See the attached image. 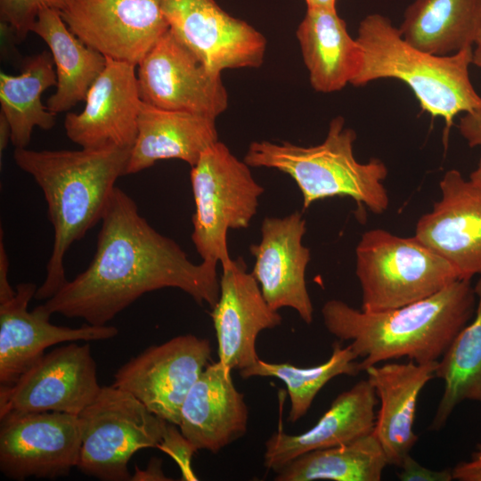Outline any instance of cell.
I'll list each match as a JSON object with an SVG mask.
<instances>
[{
	"label": "cell",
	"instance_id": "6da1fadb",
	"mask_svg": "<svg viewBox=\"0 0 481 481\" xmlns=\"http://www.w3.org/2000/svg\"><path fill=\"white\" fill-rule=\"evenodd\" d=\"M217 265L194 264L172 239L157 232L135 200L115 187L102 218L89 266L42 305L49 315L102 326L141 296L176 288L213 308L219 298Z\"/></svg>",
	"mask_w": 481,
	"mask_h": 481
},
{
	"label": "cell",
	"instance_id": "7a4b0ae2",
	"mask_svg": "<svg viewBox=\"0 0 481 481\" xmlns=\"http://www.w3.org/2000/svg\"><path fill=\"white\" fill-rule=\"evenodd\" d=\"M476 304L471 279H458L422 300L379 312L330 299L323 305L322 315L331 335L350 341L364 371L403 357L418 363L438 361L472 319Z\"/></svg>",
	"mask_w": 481,
	"mask_h": 481
},
{
	"label": "cell",
	"instance_id": "3957f363",
	"mask_svg": "<svg viewBox=\"0 0 481 481\" xmlns=\"http://www.w3.org/2000/svg\"><path fill=\"white\" fill-rule=\"evenodd\" d=\"M130 151L111 145L78 151L14 150L16 165L41 188L53 228V249L36 299H49L67 281L64 257L72 243L102 220L116 181L126 175Z\"/></svg>",
	"mask_w": 481,
	"mask_h": 481
},
{
	"label": "cell",
	"instance_id": "277c9868",
	"mask_svg": "<svg viewBox=\"0 0 481 481\" xmlns=\"http://www.w3.org/2000/svg\"><path fill=\"white\" fill-rule=\"evenodd\" d=\"M356 39L363 64L353 86L398 79L413 92L423 111L444 118L447 130L458 114L481 110V96L469 77L473 47L449 55L424 52L409 44L379 13L362 20Z\"/></svg>",
	"mask_w": 481,
	"mask_h": 481
},
{
	"label": "cell",
	"instance_id": "5b68a950",
	"mask_svg": "<svg viewBox=\"0 0 481 481\" xmlns=\"http://www.w3.org/2000/svg\"><path fill=\"white\" fill-rule=\"evenodd\" d=\"M355 140V131L345 126L342 117H336L320 144L305 147L288 142H253L243 160L249 167L273 168L289 175L301 192L303 208L317 200L346 196L358 207L382 214L389 205L383 183L387 167L377 158L359 162L354 154Z\"/></svg>",
	"mask_w": 481,
	"mask_h": 481
},
{
	"label": "cell",
	"instance_id": "8992f818",
	"mask_svg": "<svg viewBox=\"0 0 481 481\" xmlns=\"http://www.w3.org/2000/svg\"><path fill=\"white\" fill-rule=\"evenodd\" d=\"M355 274L365 312L422 300L461 279L447 260L415 236L401 237L379 228L362 234L355 248Z\"/></svg>",
	"mask_w": 481,
	"mask_h": 481
},
{
	"label": "cell",
	"instance_id": "52a82bcc",
	"mask_svg": "<svg viewBox=\"0 0 481 481\" xmlns=\"http://www.w3.org/2000/svg\"><path fill=\"white\" fill-rule=\"evenodd\" d=\"M190 177L195 204L192 242L202 261L224 268L232 261L228 231L249 226L265 189L249 166L220 141L201 154Z\"/></svg>",
	"mask_w": 481,
	"mask_h": 481
},
{
	"label": "cell",
	"instance_id": "ba28073f",
	"mask_svg": "<svg viewBox=\"0 0 481 481\" xmlns=\"http://www.w3.org/2000/svg\"><path fill=\"white\" fill-rule=\"evenodd\" d=\"M77 417L82 444L77 467L102 481L131 480L129 460L139 450L158 447L167 424L113 385L102 387Z\"/></svg>",
	"mask_w": 481,
	"mask_h": 481
},
{
	"label": "cell",
	"instance_id": "9c48e42d",
	"mask_svg": "<svg viewBox=\"0 0 481 481\" xmlns=\"http://www.w3.org/2000/svg\"><path fill=\"white\" fill-rule=\"evenodd\" d=\"M142 102L216 118L228 107L221 73L209 69L168 29L137 65Z\"/></svg>",
	"mask_w": 481,
	"mask_h": 481
},
{
	"label": "cell",
	"instance_id": "30bf717a",
	"mask_svg": "<svg viewBox=\"0 0 481 481\" xmlns=\"http://www.w3.org/2000/svg\"><path fill=\"white\" fill-rule=\"evenodd\" d=\"M101 388L90 345L73 341L45 353L12 384L0 386V418L44 412L78 415Z\"/></svg>",
	"mask_w": 481,
	"mask_h": 481
},
{
	"label": "cell",
	"instance_id": "8fae6325",
	"mask_svg": "<svg viewBox=\"0 0 481 481\" xmlns=\"http://www.w3.org/2000/svg\"><path fill=\"white\" fill-rule=\"evenodd\" d=\"M211 352L208 339L179 335L131 358L116 371L112 385L179 426L182 404L208 364Z\"/></svg>",
	"mask_w": 481,
	"mask_h": 481
},
{
	"label": "cell",
	"instance_id": "7c38bea8",
	"mask_svg": "<svg viewBox=\"0 0 481 481\" xmlns=\"http://www.w3.org/2000/svg\"><path fill=\"white\" fill-rule=\"evenodd\" d=\"M82 438L77 415L44 412L0 418V470L10 479H55L77 466Z\"/></svg>",
	"mask_w": 481,
	"mask_h": 481
},
{
	"label": "cell",
	"instance_id": "4fadbf2b",
	"mask_svg": "<svg viewBox=\"0 0 481 481\" xmlns=\"http://www.w3.org/2000/svg\"><path fill=\"white\" fill-rule=\"evenodd\" d=\"M60 12L86 45L135 66L169 29L158 0H66Z\"/></svg>",
	"mask_w": 481,
	"mask_h": 481
},
{
	"label": "cell",
	"instance_id": "5bb4252c",
	"mask_svg": "<svg viewBox=\"0 0 481 481\" xmlns=\"http://www.w3.org/2000/svg\"><path fill=\"white\" fill-rule=\"evenodd\" d=\"M172 33L209 69L258 68L266 39L215 0H158Z\"/></svg>",
	"mask_w": 481,
	"mask_h": 481
},
{
	"label": "cell",
	"instance_id": "9a60e30c",
	"mask_svg": "<svg viewBox=\"0 0 481 481\" xmlns=\"http://www.w3.org/2000/svg\"><path fill=\"white\" fill-rule=\"evenodd\" d=\"M439 188L440 200L419 218L414 236L447 260L461 279L481 275V184L450 169Z\"/></svg>",
	"mask_w": 481,
	"mask_h": 481
},
{
	"label": "cell",
	"instance_id": "2e32d148",
	"mask_svg": "<svg viewBox=\"0 0 481 481\" xmlns=\"http://www.w3.org/2000/svg\"><path fill=\"white\" fill-rule=\"evenodd\" d=\"M306 222L295 211L284 217H265L261 224V240L249 247L255 257L252 275L262 294L274 310L290 307L307 324L314 320L306 271L310 249L302 244Z\"/></svg>",
	"mask_w": 481,
	"mask_h": 481
},
{
	"label": "cell",
	"instance_id": "e0dca14e",
	"mask_svg": "<svg viewBox=\"0 0 481 481\" xmlns=\"http://www.w3.org/2000/svg\"><path fill=\"white\" fill-rule=\"evenodd\" d=\"M135 65L106 58V65L89 89L84 110L68 112L64 128L82 148L131 149L137 135L142 100Z\"/></svg>",
	"mask_w": 481,
	"mask_h": 481
},
{
	"label": "cell",
	"instance_id": "ac0fdd59",
	"mask_svg": "<svg viewBox=\"0 0 481 481\" xmlns=\"http://www.w3.org/2000/svg\"><path fill=\"white\" fill-rule=\"evenodd\" d=\"M212 309L218 361L231 371L256 363L259 359L256 349L258 334L282 322L278 311L265 299L241 257L223 268L219 298Z\"/></svg>",
	"mask_w": 481,
	"mask_h": 481
},
{
	"label": "cell",
	"instance_id": "d6986e66",
	"mask_svg": "<svg viewBox=\"0 0 481 481\" xmlns=\"http://www.w3.org/2000/svg\"><path fill=\"white\" fill-rule=\"evenodd\" d=\"M37 286L21 282L14 297L0 303V386L15 382L45 350L61 342L92 341L113 338L118 330L114 326L89 323L78 328L53 325L40 306L32 312L28 305L35 298Z\"/></svg>",
	"mask_w": 481,
	"mask_h": 481
},
{
	"label": "cell",
	"instance_id": "ffe728a7",
	"mask_svg": "<svg viewBox=\"0 0 481 481\" xmlns=\"http://www.w3.org/2000/svg\"><path fill=\"white\" fill-rule=\"evenodd\" d=\"M249 410L231 371L208 363L182 404L180 431L196 447L213 453L245 435Z\"/></svg>",
	"mask_w": 481,
	"mask_h": 481
},
{
	"label": "cell",
	"instance_id": "44dd1931",
	"mask_svg": "<svg viewBox=\"0 0 481 481\" xmlns=\"http://www.w3.org/2000/svg\"><path fill=\"white\" fill-rule=\"evenodd\" d=\"M378 401L368 379L360 380L340 393L306 432L289 435L281 428L274 432L265 442V466L278 472L306 452L346 444L372 433Z\"/></svg>",
	"mask_w": 481,
	"mask_h": 481
},
{
	"label": "cell",
	"instance_id": "7402d4cb",
	"mask_svg": "<svg viewBox=\"0 0 481 481\" xmlns=\"http://www.w3.org/2000/svg\"><path fill=\"white\" fill-rule=\"evenodd\" d=\"M438 361L375 364L365 369L380 407L373 433L389 465L400 467L419 436L413 430L419 395L433 378Z\"/></svg>",
	"mask_w": 481,
	"mask_h": 481
},
{
	"label": "cell",
	"instance_id": "603a6c76",
	"mask_svg": "<svg viewBox=\"0 0 481 481\" xmlns=\"http://www.w3.org/2000/svg\"><path fill=\"white\" fill-rule=\"evenodd\" d=\"M218 141L215 118L167 110L142 102L137 135L126 175L141 172L159 160L169 159L183 160L192 167Z\"/></svg>",
	"mask_w": 481,
	"mask_h": 481
},
{
	"label": "cell",
	"instance_id": "cb8c5ba5",
	"mask_svg": "<svg viewBox=\"0 0 481 481\" xmlns=\"http://www.w3.org/2000/svg\"><path fill=\"white\" fill-rule=\"evenodd\" d=\"M296 36L314 91L333 93L360 73L363 49L336 9H307Z\"/></svg>",
	"mask_w": 481,
	"mask_h": 481
},
{
	"label": "cell",
	"instance_id": "d4e9b609",
	"mask_svg": "<svg viewBox=\"0 0 481 481\" xmlns=\"http://www.w3.org/2000/svg\"><path fill=\"white\" fill-rule=\"evenodd\" d=\"M31 32L46 43L54 61L56 90L46 106L56 114L69 111L86 101L89 89L105 68L106 57L80 41L57 9L42 8Z\"/></svg>",
	"mask_w": 481,
	"mask_h": 481
},
{
	"label": "cell",
	"instance_id": "484cf974",
	"mask_svg": "<svg viewBox=\"0 0 481 481\" xmlns=\"http://www.w3.org/2000/svg\"><path fill=\"white\" fill-rule=\"evenodd\" d=\"M481 27V0H414L399 28L412 45L436 55L473 47Z\"/></svg>",
	"mask_w": 481,
	"mask_h": 481
},
{
	"label": "cell",
	"instance_id": "4316f807",
	"mask_svg": "<svg viewBox=\"0 0 481 481\" xmlns=\"http://www.w3.org/2000/svg\"><path fill=\"white\" fill-rule=\"evenodd\" d=\"M54 68L52 53L43 51L23 61L20 75L0 73L1 112L10 124L15 149L28 147L35 127L49 130L56 124L57 114L41 101L42 94L57 85Z\"/></svg>",
	"mask_w": 481,
	"mask_h": 481
},
{
	"label": "cell",
	"instance_id": "83f0119b",
	"mask_svg": "<svg viewBox=\"0 0 481 481\" xmlns=\"http://www.w3.org/2000/svg\"><path fill=\"white\" fill-rule=\"evenodd\" d=\"M476 310L438 360L436 378L444 388L429 426L441 429L453 410L464 401L481 403V275L474 285Z\"/></svg>",
	"mask_w": 481,
	"mask_h": 481
},
{
	"label": "cell",
	"instance_id": "f1b7e54d",
	"mask_svg": "<svg viewBox=\"0 0 481 481\" xmlns=\"http://www.w3.org/2000/svg\"><path fill=\"white\" fill-rule=\"evenodd\" d=\"M388 464L371 433L351 443L306 452L276 472V481H379Z\"/></svg>",
	"mask_w": 481,
	"mask_h": 481
},
{
	"label": "cell",
	"instance_id": "f546056e",
	"mask_svg": "<svg viewBox=\"0 0 481 481\" xmlns=\"http://www.w3.org/2000/svg\"><path fill=\"white\" fill-rule=\"evenodd\" d=\"M357 355L350 345L339 342L332 346L330 358L312 367H298L289 363H268L258 359L249 368L239 371L242 379L273 377L286 386L290 409L288 420L294 423L306 414L316 395L332 379L339 375L356 376L361 371Z\"/></svg>",
	"mask_w": 481,
	"mask_h": 481
},
{
	"label": "cell",
	"instance_id": "4dcf8cb0",
	"mask_svg": "<svg viewBox=\"0 0 481 481\" xmlns=\"http://www.w3.org/2000/svg\"><path fill=\"white\" fill-rule=\"evenodd\" d=\"M66 0H0L1 23L14 33L17 42L26 39L31 32L40 10L51 7L61 11Z\"/></svg>",
	"mask_w": 481,
	"mask_h": 481
},
{
	"label": "cell",
	"instance_id": "1f68e13d",
	"mask_svg": "<svg viewBox=\"0 0 481 481\" xmlns=\"http://www.w3.org/2000/svg\"><path fill=\"white\" fill-rule=\"evenodd\" d=\"M158 448L168 454L181 469L183 480H197L191 461L196 447L175 427L167 422L162 440Z\"/></svg>",
	"mask_w": 481,
	"mask_h": 481
},
{
	"label": "cell",
	"instance_id": "d6a6232c",
	"mask_svg": "<svg viewBox=\"0 0 481 481\" xmlns=\"http://www.w3.org/2000/svg\"><path fill=\"white\" fill-rule=\"evenodd\" d=\"M458 129L470 148L481 147V110L464 113L459 119ZM469 179L481 184V158Z\"/></svg>",
	"mask_w": 481,
	"mask_h": 481
},
{
	"label": "cell",
	"instance_id": "836d02e7",
	"mask_svg": "<svg viewBox=\"0 0 481 481\" xmlns=\"http://www.w3.org/2000/svg\"><path fill=\"white\" fill-rule=\"evenodd\" d=\"M398 478L402 481H451L453 480L452 469H431L420 465L410 454L399 467Z\"/></svg>",
	"mask_w": 481,
	"mask_h": 481
},
{
	"label": "cell",
	"instance_id": "e575fe53",
	"mask_svg": "<svg viewBox=\"0 0 481 481\" xmlns=\"http://www.w3.org/2000/svg\"><path fill=\"white\" fill-rule=\"evenodd\" d=\"M453 479L459 481H481V444L469 461H461L452 469Z\"/></svg>",
	"mask_w": 481,
	"mask_h": 481
},
{
	"label": "cell",
	"instance_id": "d590c367",
	"mask_svg": "<svg viewBox=\"0 0 481 481\" xmlns=\"http://www.w3.org/2000/svg\"><path fill=\"white\" fill-rule=\"evenodd\" d=\"M9 259L3 240V231L0 234V303L12 299L16 290H14L8 281Z\"/></svg>",
	"mask_w": 481,
	"mask_h": 481
},
{
	"label": "cell",
	"instance_id": "8d00e7d4",
	"mask_svg": "<svg viewBox=\"0 0 481 481\" xmlns=\"http://www.w3.org/2000/svg\"><path fill=\"white\" fill-rule=\"evenodd\" d=\"M131 480H167V478L162 473L160 461L153 459L147 469L136 470Z\"/></svg>",
	"mask_w": 481,
	"mask_h": 481
},
{
	"label": "cell",
	"instance_id": "74e56055",
	"mask_svg": "<svg viewBox=\"0 0 481 481\" xmlns=\"http://www.w3.org/2000/svg\"><path fill=\"white\" fill-rule=\"evenodd\" d=\"M11 126L5 116L0 111V153L6 148L11 141Z\"/></svg>",
	"mask_w": 481,
	"mask_h": 481
},
{
	"label": "cell",
	"instance_id": "f35d334b",
	"mask_svg": "<svg viewBox=\"0 0 481 481\" xmlns=\"http://www.w3.org/2000/svg\"><path fill=\"white\" fill-rule=\"evenodd\" d=\"M307 9H336L337 0H305Z\"/></svg>",
	"mask_w": 481,
	"mask_h": 481
},
{
	"label": "cell",
	"instance_id": "ab89813d",
	"mask_svg": "<svg viewBox=\"0 0 481 481\" xmlns=\"http://www.w3.org/2000/svg\"><path fill=\"white\" fill-rule=\"evenodd\" d=\"M471 62L481 69V27L473 45Z\"/></svg>",
	"mask_w": 481,
	"mask_h": 481
}]
</instances>
